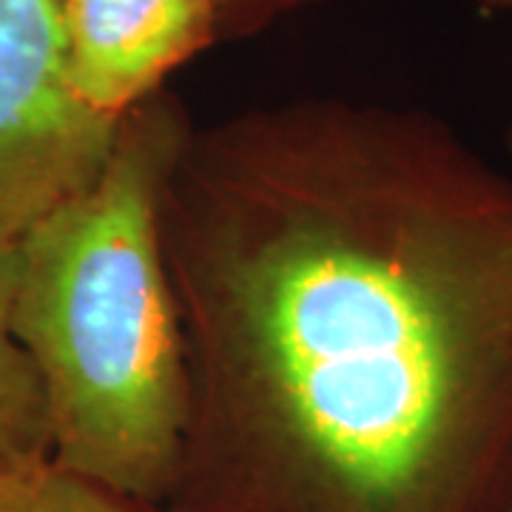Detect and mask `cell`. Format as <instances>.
<instances>
[{
  "instance_id": "obj_1",
  "label": "cell",
  "mask_w": 512,
  "mask_h": 512,
  "mask_svg": "<svg viewBox=\"0 0 512 512\" xmlns=\"http://www.w3.org/2000/svg\"><path fill=\"white\" fill-rule=\"evenodd\" d=\"M177 512H510L512 171L416 106L191 126L163 197Z\"/></svg>"
},
{
  "instance_id": "obj_2",
  "label": "cell",
  "mask_w": 512,
  "mask_h": 512,
  "mask_svg": "<svg viewBox=\"0 0 512 512\" xmlns=\"http://www.w3.org/2000/svg\"><path fill=\"white\" fill-rule=\"evenodd\" d=\"M194 126L157 92L120 123L89 188L15 242L12 328L43 387L52 461L117 493L171 504L191 379L163 251V197Z\"/></svg>"
},
{
  "instance_id": "obj_3",
  "label": "cell",
  "mask_w": 512,
  "mask_h": 512,
  "mask_svg": "<svg viewBox=\"0 0 512 512\" xmlns=\"http://www.w3.org/2000/svg\"><path fill=\"white\" fill-rule=\"evenodd\" d=\"M120 123L74 86L63 0H0V245L97 180Z\"/></svg>"
},
{
  "instance_id": "obj_4",
  "label": "cell",
  "mask_w": 512,
  "mask_h": 512,
  "mask_svg": "<svg viewBox=\"0 0 512 512\" xmlns=\"http://www.w3.org/2000/svg\"><path fill=\"white\" fill-rule=\"evenodd\" d=\"M63 18L74 86L114 120L220 43L211 0H63Z\"/></svg>"
},
{
  "instance_id": "obj_5",
  "label": "cell",
  "mask_w": 512,
  "mask_h": 512,
  "mask_svg": "<svg viewBox=\"0 0 512 512\" xmlns=\"http://www.w3.org/2000/svg\"><path fill=\"white\" fill-rule=\"evenodd\" d=\"M15 279V245H0V473L26 470L52 458L43 387L12 328Z\"/></svg>"
},
{
  "instance_id": "obj_6",
  "label": "cell",
  "mask_w": 512,
  "mask_h": 512,
  "mask_svg": "<svg viewBox=\"0 0 512 512\" xmlns=\"http://www.w3.org/2000/svg\"><path fill=\"white\" fill-rule=\"evenodd\" d=\"M0 512H177L63 470L52 458L0 473Z\"/></svg>"
},
{
  "instance_id": "obj_7",
  "label": "cell",
  "mask_w": 512,
  "mask_h": 512,
  "mask_svg": "<svg viewBox=\"0 0 512 512\" xmlns=\"http://www.w3.org/2000/svg\"><path fill=\"white\" fill-rule=\"evenodd\" d=\"M217 12V29L222 40H245L268 29L282 15L319 0H211Z\"/></svg>"
},
{
  "instance_id": "obj_8",
  "label": "cell",
  "mask_w": 512,
  "mask_h": 512,
  "mask_svg": "<svg viewBox=\"0 0 512 512\" xmlns=\"http://www.w3.org/2000/svg\"><path fill=\"white\" fill-rule=\"evenodd\" d=\"M467 3H473V6L484 9V12H512V0H467ZM504 146H507L512 157V120L510 126H507V134H504Z\"/></svg>"
},
{
  "instance_id": "obj_9",
  "label": "cell",
  "mask_w": 512,
  "mask_h": 512,
  "mask_svg": "<svg viewBox=\"0 0 512 512\" xmlns=\"http://www.w3.org/2000/svg\"><path fill=\"white\" fill-rule=\"evenodd\" d=\"M510 512H512V507H510Z\"/></svg>"
}]
</instances>
